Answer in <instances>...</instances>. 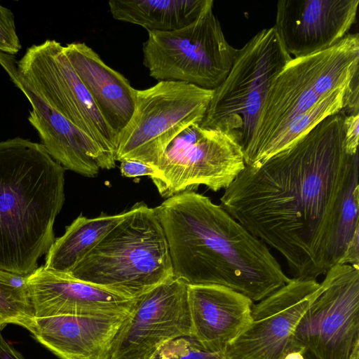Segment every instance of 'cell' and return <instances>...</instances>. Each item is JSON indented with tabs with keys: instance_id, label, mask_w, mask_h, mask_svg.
<instances>
[{
	"instance_id": "cell-1",
	"label": "cell",
	"mask_w": 359,
	"mask_h": 359,
	"mask_svg": "<svg viewBox=\"0 0 359 359\" xmlns=\"http://www.w3.org/2000/svg\"><path fill=\"white\" fill-rule=\"evenodd\" d=\"M344 114L330 116L265 161L245 165L221 206L286 260L294 278L326 273L332 216L358 152L344 148Z\"/></svg>"
},
{
	"instance_id": "cell-2",
	"label": "cell",
	"mask_w": 359,
	"mask_h": 359,
	"mask_svg": "<svg viewBox=\"0 0 359 359\" xmlns=\"http://www.w3.org/2000/svg\"><path fill=\"white\" fill-rule=\"evenodd\" d=\"M154 210L173 275L187 285L224 286L254 302L290 280L267 245L209 197L185 191Z\"/></svg>"
},
{
	"instance_id": "cell-3",
	"label": "cell",
	"mask_w": 359,
	"mask_h": 359,
	"mask_svg": "<svg viewBox=\"0 0 359 359\" xmlns=\"http://www.w3.org/2000/svg\"><path fill=\"white\" fill-rule=\"evenodd\" d=\"M64 168L38 142L0 141V269L27 276L55 241Z\"/></svg>"
},
{
	"instance_id": "cell-4",
	"label": "cell",
	"mask_w": 359,
	"mask_h": 359,
	"mask_svg": "<svg viewBox=\"0 0 359 359\" xmlns=\"http://www.w3.org/2000/svg\"><path fill=\"white\" fill-rule=\"evenodd\" d=\"M67 276L131 299L174 276L154 208L135 204Z\"/></svg>"
},
{
	"instance_id": "cell-5",
	"label": "cell",
	"mask_w": 359,
	"mask_h": 359,
	"mask_svg": "<svg viewBox=\"0 0 359 359\" xmlns=\"http://www.w3.org/2000/svg\"><path fill=\"white\" fill-rule=\"evenodd\" d=\"M359 73V34L305 57L292 58L272 82L253 137L244 151L252 165L270 137L287 122L307 111L330 92L348 83Z\"/></svg>"
},
{
	"instance_id": "cell-6",
	"label": "cell",
	"mask_w": 359,
	"mask_h": 359,
	"mask_svg": "<svg viewBox=\"0 0 359 359\" xmlns=\"http://www.w3.org/2000/svg\"><path fill=\"white\" fill-rule=\"evenodd\" d=\"M292 59L274 27L257 32L237 49L229 74L212 90L200 126L231 135L244 152L253 137L272 82Z\"/></svg>"
},
{
	"instance_id": "cell-7",
	"label": "cell",
	"mask_w": 359,
	"mask_h": 359,
	"mask_svg": "<svg viewBox=\"0 0 359 359\" xmlns=\"http://www.w3.org/2000/svg\"><path fill=\"white\" fill-rule=\"evenodd\" d=\"M212 0L191 24L172 32H148L143 65L158 81L184 82L213 90L229 74L237 49L226 41Z\"/></svg>"
},
{
	"instance_id": "cell-8",
	"label": "cell",
	"mask_w": 359,
	"mask_h": 359,
	"mask_svg": "<svg viewBox=\"0 0 359 359\" xmlns=\"http://www.w3.org/2000/svg\"><path fill=\"white\" fill-rule=\"evenodd\" d=\"M213 90L175 81L136 90L133 114L118 136L116 161L134 160L156 168L172 140L201 123Z\"/></svg>"
},
{
	"instance_id": "cell-9",
	"label": "cell",
	"mask_w": 359,
	"mask_h": 359,
	"mask_svg": "<svg viewBox=\"0 0 359 359\" xmlns=\"http://www.w3.org/2000/svg\"><path fill=\"white\" fill-rule=\"evenodd\" d=\"M301 318L295 353L311 359H359V269L336 264Z\"/></svg>"
},
{
	"instance_id": "cell-10",
	"label": "cell",
	"mask_w": 359,
	"mask_h": 359,
	"mask_svg": "<svg viewBox=\"0 0 359 359\" xmlns=\"http://www.w3.org/2000/svg\"><path fill=\"white\" fill-rule=\"evenodd\" d=\"M245 166L242 147L231 135L194 123L168 144L151 179L168 198L200 185L226 189Z\"/></svg>"
},
{
	"instance_id": "cell-11",
	"label": "cell",
	"mask_w": 359,
	"mask_h": 359,
	"mask_svg": "<svg viewBox=\"0 0 359 359\" xmlns=\"http://www.w3.org/2000/svg\"><path fill=\"white\" fill-rule=\"evenodd\" d=\"M17 68L41 98L95 142L116 162L118 136L105 121L73 69L64 46L54 39L32 45L17 61Z\"/></svg>"
},
{
	"instance_id": "cell-12",
	"label": "cell",
	"mask_w": 359,
	"mask_h": 359,
	"mask_svg": "<svg viewBox=\"0 0 359 359\" xmlns=\"http://www.w3.org/2000/svg\"><path fill=\"white\" fill-rule=\"evenodd\" d=\"M320 287L315 279L293 278L253 304L248 325L226 355L231 359H287L295 353L296 328Z\"/></svg>"
},
{
	"instance_id": "cell-13",
	"label": "cell",
	"mask_w": 359,
	"mask_h": 359,
	"mask_svg": "<svg viewBox=\"0 0 359 359\" xmlns=\"http://www.w3.org/2000/svg\"><path fill=\"white\" fill-rule=\"evenodd\" d=\"M191 334L188 285L172 276L136 299L111 359H147L165 344Z\"/></svg>"
},
{
	"instance_id": "cell-14",
	"label": "cell",
	"mask_w": 359,
	"mask_h": 359,
	"mask_svg": "<svg viewBox=\"0 0 359 359\" xmlns=\"http://www.w3.org/2000/svg\"><path fill=\"white\" fill-rule=\"evenodd\" d=\"M0 66L31 104L28 121L38 133L41 144L64 169L93 177L100 168L109 170L116 167V162L95 142L34 91L20 74L13 55L0 52Z\"/></svg>"
},
{
	"instance_id": "cell-15",
	"label": "cell",
	"mask_w": 359,
	"mask_h": 359,
	"mask_svg": "<svg viewBox=\"0 0 359 359\" xmlns=\"http://www.w3.org/2000/svg\"><path fill=\"white\" fill-rule=\"evenodd\" d=\"M358 0H280L273 26L292 58L339 43L355 23Z\"/></svg>"
},
{
	"instance_id": "cell-16",
	"label": "cell",
	"mask_w": 359,
	"mask_h": 359,
	"mask_svg": "<svg viewBox=\"0 0 359 359\" xmlns=\"http://www.w3.org/2000/svg\"><path fill=\"white\" fill-rule=\"evenodd\" d=\"M35 318L130 313L136 299L38 267L25 278Z\"/></svg>"
},
{
	"instance_id": "cell-17",
	"label": "cell",
	"mask_w": 359,
	"mask_h": 359,
	"mask_svg": "<svg viewBox=\"0 0 359 359\" xmlns=\"http://www.w3.org/2000/svg\"><path fill=\"white\" fill-rule=\"evenodd\" d=\"M132 311L34 318L27 330L60 359H111Z\"/></svg>"
},
{
	"instance_id": "cell-18",
	"label": "cell",
	"mask_w": 359,
	"mask_h": 359,
	"mask_svg": "<svg viewBox=\"0 0 359 359\" xmlns=\"http://www.w3.org/2000/svg\"><path fill=\"white\" fill-rule=\"evenodd\" d=\"M191 337L204 350L226 354L248 325L253 302L217 285H188Z\"/></svg>"
},
{
	"instance_id": "cell-19",
	"label": "cell",
	"mask_w": 359,
	"mask_h": 359,
	"mask_svg": "<svg viewBox=\"0 0 359 359\" xmlns=\"http://www.w3.org/2000/svg\"><path fill=\"white\" fill-rule=\"evenodd\" d=\"M64 48L73 69L118 140L133 114L136 89L86 43H71Z\"/></svg>"
},
{
	"instance_id": "cell-20",
	"label": "cell",
	"mask_w": 359,
	"mask_h": 359,
	"mask_svg": "<svg viewBox=\"0 0 359 359\" xmlns=\"http://www.w3.org/2000/svg\"><path fill=\"white\" fill-rule=\"evenodd\" d=\"M210 0H110L114 19L149 31L172 32L194 22Z\"/></svg>"
},
{
	"instance_id": "cell-21",
	"label": "cell",
	"mask_w": 359,
	"mask_h": 359,
	"mask_svg": "<svg viewBox=\"0 0 359 359\" xmlns=\"http://www.w3.org/2000/svg\"><path fill=\"white\" fill-rule=\"evenodd\" d=\"M101 215L87 218L80 215L67 226L65 233L55 239L48 252L43 267L51 272L67 276L124 217Z\"/></svg>"
},
{
	"instance_id": "cell-22",
	"label": "cell",
	"mask_w": 359,
	"mask_h": 359,
	"mask_svg": "<svg viewBox=\"0 0 359 359\" xmlns=\"http://www.w3.org/2000/svg\"><path fill=\"white\" fill-rule=\"evenodd\" d=\"M350 82L330 92L307 111L296 116L278 129L260 150L252 165L265 161L292 145L327 117L341 112Z\"/></svg>"
},
{
	"instance_id": "cell-23",
	"label": "cell",
	"mask_w": 359,
	"mask_h": 359,
	"mask_svg": "<svg viewBox=\"0 0 359 359\" xmlns=\"http://www.w3.org/2000/svg\"><path fill=\"white\" fill-rule=\"evenodd\" d=\"M359 231L358 158L334 210L330 227L325 254L327 271L337 264L346 246Z\"/></svg>"
},
{
	"instance_id": "cell-24",
	"label": "cell",
	"mask_w": 359,
	"mask_h": 359,
	"mask_svg": "<svg viewBox=\"0 0 359 359\" xmlns=\"http://www.w3.org/2000/svg\"><path fill=\"white\" fill-rule=\"evenodd\" d=\"M26 277L0 269V330L8 324L28 330L33 323L35 317L25 285Z\"/></svg>"
},
{
	"instance_id": "cell-25",
	"label": "cell",
	"mask_w": 359,
	"mask_h": 359,
	"mask_svg": "<svg viewBox=\"0 0 359 359\" xmlns=\"http://www.w3.org/2000/svg\"><path fill=\"white\" fill-rule=\"evenodd\" d=\"M147 359H231L226 354L202 348L191 337H181L161 346Z\"/></svg>"
},
{
	"instance_id": "cell-26",
	"label": "cell",
	"mask_w": 359,
	"mask_h": 359,
	"mask_svg": "<svg viewBox=\"0 0 359 359\" xmlns=\"http://www.w3.org/2000/svg\"><path fill=\"white\" fill-rule=\"evenodd\" d=\"M21 48L13 13L0 5V52L13 55L17 54Z\"/></svg>"
},
{
	"instance_id": "cell-27",
	"label": "cell",
	"mask_w": 359,
	"mask_h": 359,
	"mask_svg": "<svg viewBox=\"0 0 359 359\" xmlns=\"http://www.w3.org/2000/svg\"><path fill=\"white\" fill-rule=\"evenodd\" d=\"M344 148L349 156L358 153L359 140V114L344 115Z\"/></svg>"
},
{
	"instance_id": "cell-28",
	"label": "cell",
	"mask_w": 359,
	"mask_h": 359,
	"mask_svg": "<svg viewBox=\"0 0 359 359\" xmlns=\"http://www.w3.org/2000/svg\"><path fill=\"white\" fill-rule=\"evenodd\" d=\"M120 163L121 175L129 178L142 176H149L151 177L156 171V168L152 166L138 161L124 160Z\"/></svg>"
},
{
	"instance_id": "cell-29",
	"label": "cell",
	"mask_w": 359,
	"mask_h": 359,
	"mask_svg": "<svg viewBox=\"0 0 359 359\" xmlns=\"http://www.w3.org/2000/svg\"><path fill=\"white\" fill-rule=\"evenodd\" d=\"M337 264H348L359 269V231L348 243Z\"/></svg>"
},
{
	"instance_id": "cell-30",
	"label": "cell",
	"mask_w": 359,
	"mask_h": 359,
	"mask_svg": "<svg viewBox=\"0 0 359 359\" xmlns=\"http://www.w3.org/2000/svg\"><path fill=\"white\" fill-rule=\"evenodd\" d=\"M0 330V359H25L23 355L9 344Z\"/></svg>"
}]
</instances>
